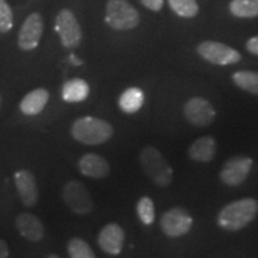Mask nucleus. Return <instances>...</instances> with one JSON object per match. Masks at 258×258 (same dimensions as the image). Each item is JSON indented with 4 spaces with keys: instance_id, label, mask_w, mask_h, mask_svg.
Masks as SVG:
<instances>
[{
    "instance_id": "f257e3e1",
    "label": "nucleus",
    "mask_w": 258,
    "mask_h": 258,
    "mask_svg": "<svg viewBox=\"0 0 258 258\" xmlns=\"http://www.w3.org/2000/svg\"><path fill=\"white\" fill-rule=\"evenodd\" d=\"M258 213V201L246 198L226 205L218 214V225L228 232H237L252 222Z\"/></svg>"
},
{
    "instance_id": "f03ea898",
    "label": "nucleus",
    "mask_w": 258,
    "mask_h": 258,
    "mask_svg": "<svg viewBox=\"0 0 258 258\" xmlns=\"http://www.w3.org/2000/svg\"><path fill=\"white\" fill-rule=\"evenodd\" d=\"M71 134L74 140L88 146L102 145L110 140L114 128L108 121L92 116L77 118L71 127Z\"/></svg>"
},
{
    "instance_id": "7ed1b4c3",
    "label": "nucleus",
    "mask_w": 258,
    "mask_h": 258,
    "mask_svg": "<svg viewBox=\"0 0 258 258\" xmlns=\"http://www.w3.org/2000/svg\"><path fill=\"white\" fill-rule=\"evenodd\" d=\"M141 167L152 182L159 188H167L173 179L172 167L163 153L154 146H145L140 152Z\"/></svg>"
},
{
    "instance_id": "20e7f679",
    "label": "nucleus",
    "mask_w": 258,
    "mask_h": 258,
    "mask_svg": "<svg viewBox=\"0 0 258 258\" xmlns=\"http://www.w3.org/2000/svg\"><path fill=\"white\" fill-rule=\"evenodd\" d=\"M105 22L115 30H132L140 23V15L128 0H108Z\"/></svg>"
},
{
    "instance_id": "39448f33",
    "label": "nucleus",
    "mask_w": 258,
    "mask_h": 258,
    "mask_svg": "<svg viewBox=\"0 0 258 258\" xmlns=\"http://www.w3.org/2000/svg\"><path fill=\"white\" fill-rule=\"evenodd\" d=\"M196 50L203 60L218 66L234 64L241 60L239 51L217 41H203L199 44Z\"/></svg>"
},
{
    "instance_id": "423d86ee",
    "label": "nucleus",
    "mask_w": 258,
    "mask_h": 258,
    "mask_svg": "<svg viewBox=\"0 0 258 258\" xmlns=\"http://www.w3.org/2000/svg\"><path fill=\"white\" fill-rule=\"evenodd\" d=\"M62 200L76 214L86 215L93 211V201L86 186L79 180H70L62 188Z\"/></svg>"
},
{
    "instance_id": "0eeeda50",
    "label": "nucleus",
    "mask_w": 258,
    "mask_h": 258,
    "mask_svg": "<svg viewBox=\"0 0 258 258\" xmlns=\"http://www.w3.org/2000/svg\"><path fill=\"white\" fill-rule=\"evenodd\" d=\"M163 233L170 238H178L188 233L192 227V217L183 207H173L163 213L159 221Z\"/></svg>"
},
{
    "instance_id": "6e6552de",
    "label": "nucleus",
    "mask_w": 258,
    "mask_h": 258,
    "mask_svg": "<svg viewBox=\"0 0 258 258\" xmlns=\"http://www.w3.org/2000/svg\"><path fill=\"white\" fill-rule=\"evenodd\" d=\"M55 30L60 36V41L64 48L73 49L82 43L83 31L71 10L63 9L55 18Z\"/></svg>"
},
{
    "instance_id": "1a4fd4ad",
    "label": "nucleus",
    "mask_w": 258,
    "mask_h": 258,
    "mask_svg": "<svg viewBox=\"0 0 258 258\" xmlns=\"http://www.w3.org/2000/svg\"><path fill=\"white\" fill-rule=\"evenodd\" d=\"M252 169V159L244 154H238L228 159L219 173L220 180L228 186H237L245 182Z\"/></svg>"
},
{
    "instance_id": "9d476101",
    "label": "nucleus",
    "mask_w": 258,
    "mask_h": 258,
    "mask_svg": "<svg viewBox=\"0 0 258 258\" xmlns=\"http://www.w3.org/2000/svg\"><path fill=\"white\" fill-rule=\"evenodd\" d=\"M184 117L194 127H207L215 120V109L212 103L203 97H192L183 108Z\"/></svg>"
},
{
    "instance_id": "9b49d317",
    "label": "nucleus",
    "mask_w": 258,
    "mask_h": 258,
    "mask_svg": "<svg viewBox=\"0 0 258 258\" xmlns=\"http://www.w3.org/2000/svg\"><path fill=\"white\" fill-rule=\"evenodd\" d=\"M43 34V18L34 12L25 19L18 34V47L24 51L34 50L40 44Z\"/></svg>"
},
{
    "instance_id": "f8f14e48",
    "label": "nucleus",
    "mask_w": 258,
    "mask_h": 258,
    "mask_svg": "<svg viewBox=\"0 0 258 258\" xmlns=\"http://www.w3.org/2000/svg\"><path fill=\"white\" fill-rule=\"evenodd\" d=\"M125 240V233L123 228L118 224L110 222V224L105 225L99 232L98 241L99 247L104 251L105 253L111 254V256H117L121 253L123 249Z\"/></svg>"
},
{
    "instance_id": "ddd939ff",
    "label": "nucleus",
    "mask_w": 258,
    "mask_h": 258,
    "mask_svg": "<svg viewBox=\"0 0 258 258\" xmlns=\"http://www.w3.org/2000/svg\"><path fill=\"white\" fill-rule=\"evenodd\" d=\"M15 184L19 199L25 207H34L38 201V189L35 176L29 170H19L15 173Z\"/></svg>"
},
{
    "instance_id": "4468645a",
    "label": "nucleus",
    "mask_w": 258,
    "mask_h": 258,
    "mask_svg": "<svg viewBox=\"0 0 258 258\" xmlns=\"http://www.w3.org/2000/svg\"><path fill=\"white\" fill-rule=\"evenodd\" d=\"M78 169L82 175L90 178H105L110 172L108 160L96 153H86L78 161Z\"/></svg>"
},
{
    "instance_id": "2eb2a0df",
    "label": "nucleus",
    "mask_w": 258,
    "mask_h": 258,
    "mask_svg": "<svg viewBox=\"0 0 258 258\" xmlns=\"http://www.w3.org/2000/svg\"><path fill=\"white\" fill-rule=\"evenodd\" d=\"M16 228L22 237L32 243L41 241L44 237V227L40 219L31 213H21L16 218Z\"/></svg>"
},
{
    "instance_id": "dca6fc26",
    "label": "nucleus",
    "mask_w": 258,
    "mask_h": 258,
    "mask_svg": "<svg viewBox=\"0 0 258 258\" xmlns=\"http://www.w3.org/2000/svg\"><path fill=\"white\" fill-rule=\"evenodd\" d=\"M217 154V141L213 137L205 135L190 145L188 156L198 163H211Z\"/></svg>"
},
{
    "instance_id": "f3484780",
    "label": "nucleus",
    "mask_w": 258,
    "mask_h": 258,
    "mask_svg": "<svg viewBox=\"0 0 258 258\" xmlns=\"http://www.w3.org/2000/svg\"><path fill=\"white\" fill-rule=\"evenodd\" d=\"M49 101V92L46 89L38 88L27 93L19 103V109L27 116H35L42 112Z\"/></svg>"
},
{
    "instance_id": "a211bd4d",
    "label": "nucleus",
    "mask_w": 258,
    "mask_h": 258,
    "mask_svg": "<svg viewBox=\"0 0 258 258\" xmlns=\"http://www.w3.org/2000/svg\"><path fill=\"white\" fill-rule=\"evenodd\" d=\"M89 84L84 79L80 78L67 80V82L63 84L62 91H61L62 99L64 102L69 103H79L85 101L89 97Z\"/></svg>"
},
{
    "instance_id": "6ab92c4d",
    "label": "nucleus",
    "mask_w": 258,
    "mask_h": 258,
    "mask_svg": "<svg viewBox=\"0 0 258 258\" xmlns=\"http://www.w3.org/2000/svg\"><path fill=\"white\" fill-rule=\"evenodd\" d=\"M144 92L139 88H129L118 98V106L125 114H135L144 104Z\"/></svg>"
},
{
    "instance_id": "aec40b11",
    "label": "nucleus",
    "mask_w": 258,
    "mask_h": 258,
    "mask_svg": "<svg viewBox=\"0 0 258 258\" xmlns=\"http://www.w3.org/2000/svg\"><path fill=\"white\" fill-rule=\"evenodd\" d=\"M232 80L238 88L258 96V72L253 71H238L233 73Z\"/></svg>"
},
{
    "instance_id": "412c9836",
    "label": "nucleus",
    "mask_w": 258,
    "mask_h": 258,
    "mask_svg": "<svg viewBox=\"0 0 258 258\" xmlns=\"http://www.w3.org/2000/svg\"><path fill=\"white\" fill-rule=\"evenodd\" d=\"M230 11L237 18L258 17V0H231Z\"/></svg>"
},
{
    "instance_id": "4be33fe9",
    "label": "nucleus",
    "mask_w": 258,
    "mask_h": 258,
    "mask_svg": "<svg viewBox=\"0 0 258 258\" xmlns=\"http://www.w3.org/2000/svg\"><path fill=\"white\" fill-rule=\"evenodd\" d=\"M171 10L180 17L194 18L199 14V4L196 0H167Z\"/></svg>"
},
{
    "instance_id": "5701e85b",
    "label": "nucleus",
    "mask_w": 258,
    "mask_h": 258,
    "mask_svg": "<svg viewBox=\"0 0 258 258\" xmlns=\"http://www.w3.org/2000/svg\"><path fill=\"white\" fill-rule=\"evenodd\" d=\"M137 213L144 225H152L156 219V208H154V202L152 199L148 196L140 198L137 203Z\"/></svg>"
},
{
    "instance_id": "b1692460",
    "label": "nucleus",
    "mask_w": 258,
    "mask_h": 258,
    "mask_svg": "<svg viewBox=\"0 0 258 258\" xmlns=\"http://www.w3.org/2000/svg\"><path fill=\"white\" fill-rule=\"evenodd\" d=\"M70 258H96L90 245L82 238H72L67 244Z\"/></svg>"
},
{
    "instance_id": "393cba45",
    "label": "nucleus",
    "mask_w": 258,
    "mask_h": 258,
    "mask_svg": "<svg viewBox=\"0 0 258 258\" xmlns=\"http://www.w3.org/2000/svg\"><path fill=\"white\" fill-rule=\"evenodd\" d=\"M14 27V14L5 0H0V34H6Z\"/></svg>"
},
{
    "instance_id": "a878e982",
    "label": "nucleus",
    "mask_w": 258,
    "mask_h": 258,
    "mask_svg": "<svg viewBox=\"0 0 258 258\" xmlns=\"http://www.w3.org/2000/svg\"><path fill=\"white\" fill-rule=\"evenodd\" d=\"M140 3L145 8L154 12H159L164 6V0H140Z\"/></svg>"
},
{
    "instance_id": "bb28decb",
    "label": "nucleus",
    "mask_w": 258,
    "mask_h": 258,
    "mask_svg": "<svg viewBox=\"0 0 258 258\" xmlns=\"http://www.w3.org/2000/svg\"><path fill=\"white\" fill-rule=\"evenodd\" d=\"M246 49L249 53L258 56V35L249 38V41L246 42Z\"/></svg>"
},
{
    "instance_id": "cd10ccee",
    "label": "nucleus",
    "mask_w": 258,
    "mask_h": 258,
    "mask_svg": "<svg viewBox=\"0 0 258 258\" xmlns=\"http://www.w3.org/2000/svg\"><path fill=\"white\" fill-rule=\"evenodd\" d=\"M9 246L5 240L0 239V258H9Z\"/></svg>"
},
{
    "instance_id": "c85d7f7f",
    "label": "nucleus",
    "mask_w": 258,
    "mask_h": 258,
    "mask_svg": "<svg viewBox=\"0 0 258 258\" xmlns=\"http://www.w3.org/2000/svg\"><path fill=\"white\" fill-rule=\"evenodd\" d=\"M70 59H71V62H72L73 64H76V66H79V64H82V61H80L79 59H77V57L74 55L71 56Z\"/></svg>"
},
{
    "instance_id": "c756f323",
    "label": "nucleus",
    "mask_w": 258,
    "mask_h": 258,
    "mask_svg": "<svg viewBox=\"0 0 258 258\" xmlns=\"http://www.w3.org/2000/svg\"><path fill=\"white\" fill-rule=\"evenodd\" d=\"M47 258H60V257L56 256V254H50V256H48Z\"/></svg>"
},
{
    "instance_id": "7c9ffc66",
    "label": "nucleus",
    "mask_w": 258,
    "mask_h": 258,
    "mask_svg": "<svg viewBox=\"0 0 258 258\" xmlns=\"http://www.w3.org/2000/svg\"><path fill=\"white\" fill-rule=\"evenodd\" d=\"M0 105H2V96H0Z\"/></svg>"
}]
</instances>
